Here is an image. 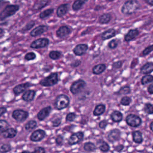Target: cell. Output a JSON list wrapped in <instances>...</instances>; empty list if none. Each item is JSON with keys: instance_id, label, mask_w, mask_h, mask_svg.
I'll list each match as a JSON object with an SVG mask.
<instances>
[{"instance_id": "1", "label": "cell", "mask_w": 153, "mask_h": 153, "mask_svg": "<svg viewBox=\"0 0 153 153\" xmlns=\"http://www.w3.org/2000/svg\"><path fill=\"white\" fill-rule=\"evenodd\" d=\"M139 7V3L137 0L126 1L121 7V12L124 14L131 15L134 13Z\"/></svg>"}, {"instance_id": "2", "label": "cell", "mask_w": 153, "mask_h": 153, "mask_svg": "<svg viewBox=\"0 0 153 153\" xmlns=\"http://www.w3.org/2000/svg\"><path fill=\"white\" fill-rule=\"evenodd\" d=\"M70 103L69 97L64 94L58 95L54 101V107L56 109L61 111L67 108Z\"/></svg>"}, {"instance_id": "3", "label": "cell", "mask_w": 153, "mask_h": 153, "mask_svg": "<svg viewBox=\"0 0 153 153\" xmlns=\"http://www.w3.org/2000/svg\"><path fill=\"white\" fill-rule=\"evenodd\" d=\"M59 82L57 72H53L46 77L43 78L39 81V84L44 87H51L57 84Z\"/></svg>"}, {"instance_id": "4", "label": "cell", "mask_w": 153, "mask_h": 153, "mask_svg": "<svg viewBox=\"0 0 153 153\" xmlns=\"http://www.w3.org/2000/svg\"><path fill=\"white\" fill-rule=\"evenodd\" d=\"M86 82L84 80L79 79L74 81L70 86V91L73 94H76L80 93L86 86Z\"/></svg>"}, {"instance_id": "5", "label": "cell", "mask_w": 153, "mask_h": 153, "mask_svg": "<svg viewBox=\"0 0 153 153\" xmlns=\"http://www.w3.org/2000/svg\"><path fill=\"white\" fill-rule=\"evenodd\" d=\"M127 124L131 127H138L142 123L141 118L136 114H128L126 117Z\"/></svg>"}, {"instance_id": "6", "label": "cell", "mask_w": 153, "mask_h": 153, "mask_svg": "<svg viewBox=\"0 0 153 153\" xmlns=\"http://www.w3.org/2000/svg\"><path fill=\"white\" fill-rule=\"evenodd\" d=\"M19 9V7L17 5H10L7 6L1 13L0 19H5L13 14H14Z\"/></svg>"}, {"instance_id": "7", "label": "cell", "mask_w": 153, "mask_h": 153, "mask_svg": "<svg viewBox=\"0 0 153 153\" xmlns=\"http://www.w3.org/2000/svg\"><path fill=\"white\" fill-rule=\"evenodd\" d=\"M84 138V133L82 131H77L72 133L68 139V143L69 145H75L81 142Z\"/></svg>"}, {"instance_id": "8", "label": "cell", "mask_w": 153, "mask_h": 153, "mask_svg": "<svg viewBox=\"0 0 153 153\" xmlns=\"http://www.w3.org/2000/svg\"><path fill=\"white\" fill-rule=\"evenodd\" d=\"M49 39L47 38H41L34 40L30 44V47L32 48L38 49L42 48L48 47L49 45Z\"/></svg>"}, {"instance_id": "9", "label": "cell", "mask_w": 153, "mask_h": 153, "mask_svg": "<svg viewBox=\"0 0 153 153\" xmlns=\"http://www.w3.org/2000/svg\"><path fill=\"white\" fill-rule=\"evenodd\" d=\"M13 118L18 122H23L29 117L28 112L23 109H16L12 113Z\"/></svg>"}, {"instance_id": "10", "label": "cell", "mask_w": 153, "mask_h": 153, "mask_svg": "<svg viewBox=\"0 0 153 153\" xmlns=\"http://www.w3.org/2000/svg\"><path fill=\"white\" fill-rule=\"evenodd\" d=\"M121 132L118 128H113L107 134V139L111 143H114L120 140Z\"/></svg>"}, {"instance_id": "11", "label": "cell", "mask_w": 153, "mask_h": 153, "mask_svg": "<svg viewBox=\"0 0 153 153\" xmlns=\"http://www.w3.org/2000/svg\"><path fill=\"white\" fill-rule=\"evenodd\" d=\"M46 136L45 131L42 129L35 130L30 136V140L32 142H39L42 140Z\"/></svg>"}, {"instance_id": "12", "label": "cell", "mask_w": 153, "mask_h": 153, "mask_svg": "<svg viewBox=\"0 0 153 153\" xmlns=\"http://www.w3.org/2000/svg\"><path fill=\"white\" fill-rule=\"evenodd\" d=\"M72 32V29L68 26H62L56 31V36L59 38H64L68 36Z\"/></svg>"}, {"instance_id": "13", "label": "cell", "mask_w": 153, "mask_h": 153, "mask_svg": "<svg viewBox=\"0 0 153 153\" xmlns=\"http://www.w3.org/2000/svg\"><path fill=\"white\" fill-rule=\"evenodd\" d=\"M88 48V46L87 44H79L74 48L73 52L75 55L81 56L87 52Z\"/></svg>"}, {"instance_id": "14", "label": "cell", "mask_w": 153, "mask_h": 153, "mask_svg": "<svg viewBox=\"0 0 153 153\" xmlns=\"http://www.w3.org/2000/svg\"><path fill=\"white\" fill-rule=\"evenodd\" d=\"M51 110L52 108L50 106H47L41 109L37 114V118L39 120V121H42L44 120L47 117H48V115L51 112Z\"/></svg>"}, {"instance_id": "15", "label": "cell", "mask_w": 153, "mask_h": 153, "mask_svg": "<svg viewBox=\"0 0 153 153\" xmlns=\"http://www.w3.org/2000/svg\"><path fill=\"white\" fill-rule=\"evenodd\" d=\"M48 29V27L46 25H39L35 27L30 33V35L32 37H36L45 33Z\"/></svg>"}, {"instance_id": "16", "label": "cell", "mask_w": 153, "mask_h": 153, "mask_svg": "<svg viewBox=\"0 0 153 153\" xmlns=\"http://www.w3.org/2000/svg\"><path fill=\"white\" fill-rule=\"evenodd\" d=\"M139 34V31L137 29H130L128 32L125 35L124 41L125 42H130L134 39Z\"/></svg>"}, {"instance_id": "17", "label": "cell", "mask_w": 153, "mask_h": 153, "mask_svg": "<svg viewBox=\"0 0 153 153\" xmlns=\"http://www.w3.org/2000/svg\"><path fill=\"white\" fill-rule=\"evenodd\" d=\"M31 85L32 84L29 82H25L19 84L13 88V92L16 95H19L25 91L27 88L30 87Z\"/></svg>"}, {"instance_id": "18", "label": "cell", "mask_w": 153, "mask_h": 153, "mask_svg": "<svg viewBox=\"0 0 153 153\" xmlns=\"http://www.w3.org/2000/svg\"><path fill=\"white\" fill-rule=\"evenodd\" d=\"M116 35V31L113 28H110L105 31H104L101 35H100V38L102 41H105L107 39H109L114 36H115Z\"/></svg>"}, {"instance_id": "19", "label": "cell", "mask_w": 153, "mask_h": 153, "mask_svg": "<svg viewBox=\"0 0 153 153\" xmlns=\"http://www.w3.org/2000/svg\"><path fill=\"white\" fill-rule=\"evenodd\" d=\"M36 91L35 90H28L23 93L22 96V99L25 102H31L34 99Z\"/></svg>"}, {"instance_id": "20", "label": "cell", "mask_w": 153, "mask_h": 153, "mask_svg": "<svg viewBox=\"0 0 153 153\" xmlns=\"http://www.w3.org/2000/svg\"><path fill=\"white\" fill-rule=\"evenodd\" d=\"M132 140L133 141L137 144H140L143 141V138L142 136V133L139 130L133 131L131 133Z\"/></svg>"}, {"instance_id": "21", "label": "cell", "mask_w": 153, "mask_h": 153, "mask_svg": "<svg viewBox=\"0 0 153 153\" xmlns=\"http://www.w3.org/2000/svg\"><path fill=\"white\" fill-rule=\"evenodd\" d=\"M153 71V63L150 62H146L145 63L140 69V73L142 74H151Z\"/></svg>"}, {"instance_id": "22", "label": "cell", "mask_w": 153, "mask_h": 153, "mask_svg": "<svg viewBox=\"0 0 153 153\" xmlns=\"http://www.w3.org/2000/svg\"><path fill=\"white\" fill-rule=\"evenodd\" d=\"M110 118L113 122L120 123L122 121L123 115V114L120 111L115 110L111 114Z\"/></svg>"}, {"instance_id": "23", "label": "cell", "mask_w": 153, "mask_h": 153, "mask_svg": "<svg viewBox=\"0 0 153 153\" xmlns=\"http://www.w3.org/2000/svg\"><path fill=\"white\" fill-rule=\"evenodd\" d=\"M105 109H106V106L104 104H102V103L98 104L95 106L93 110V114L94 116H96V117L100 116L105 112Z\"/></svg>"}, {"instance_id": "24", "label": "cell", "mask_w": 153, "mask_h": 153, "mask_svg": "<svg viewBox=\"0 0 153 153\" xmlns=\"http://www.w3.org/2000/svg\"><path fill=\"white\" fill-rule=\"evenodd\" d=\"M106 68V66L104 63H100L97 64L93 66L92 68V72L93 74L95 75H99L103 73Z\"/></svg>"}, {"instance_id": "25", "label": "cell", "mask_w": 153, "mask_h": 153, "mask_svg": "<svg viewBox=\"0 0 153 153\" xmlns=\"http://www.w3.org/2000/svg\"><path fill=\"white\" fill-rule=\"evenodd\" d=\"M17 130L13 128H10L6 129L2 133H1L2 136L5 138H13L17 134Z\"/></svg>"}, {"instance_id": "26", "label": "cell", "mask_w": 153, "mask_h": 153, "mask_svg": "<svg viewBox=\"0 0 153 153\" xmlns=\"http://www.w3.org/2000/svg\"><path fill=\"white\" fill-rule=\"evenodd\" d=\"M97 144L98 145L99 149L103 152H108L110 149V146L108 143H107L105 141L102 139H100L97 142Z\"/></svg>"}, {"instance_id": "27", "label": "cell", "mask_w": 153, "mask_h": 153, "mask_svg": "<svg viewBox=\"0 0 153 153\" xmlns=\"http://www.w3.org/2000/svg\"><path fill=\"white\" fill-rule=\"evenodd\" d=\"M68 11V4H65L60 5L57 10V16L59 17H62L65 16Z\"/></svg>"}, {"instance_id": "28", "label": "cell", "mask_w": 153, "mask_h": 153, "mask_svg": "<svg viewBox=\"0 0 153 153\" xmlns=\"http://www.w3.org/2000/svg\"><path fill=\"white\" fill-rule=\"evenodd\" d=\"M83 148L87 152H93L96 150L97 146L94 143L91 142H87L84 143Z\"/></svg>"}, {"instance_id": "29", "label": "cell", "mask_w": 153, "mask_h": 153, "mask_svg": "<svg viewBox=\"0 0 153 153\" xmlns=\"http://www.w3.org/2000/svg\"><path fill=\"white\" fill-rule=\"evenodd\" d=\"M111 19V16L109 13H105L101 15L99 19V22L100 24H107Z\"/></svg>"}, {"instance_id": "30", "label": "cell", "mask_w": 153, "mask_h": 153, "mask_svg": "<svg viewBox=\"0 0 153 153\" xmlns=\"http://www.w3.org/2000/svg\"><path fill=\"white\" fill-rule=\"evenodd\" d=\"M131 93V88L129 85H125L121 87L119 90L115 93L118 95H126Z\"/></svg>"}, {"instance_id": "31", "label": "cell", "mask_w": 153, "mask_h": 153, "mask_svg": "<svg viewBox=\"0 0 153 153\" xmlns=\"http://www.w3.org/2000/svg\"><path fill=\"white\" fill-rule=\"evenodd\" d=\"M153 81V76L149 74H146V75H144L142 76L140 80L141 84L142 85H146Z\"/></svg>"}, {"instance_id": "32", "label": "cell", "mask_w": 153, "mask_h": 153, "mask_svg": "<svg viewBox=\"0 0 153 153\" xmlns=\"http://www.w3.org/2000/svg\"><path fill=\"white\" fill-rule=\"evenodd\" d=\"M87 1L88 0H76L72 5V9L74 11L79 10Z\"/></svg>"}, {"instance_id": "33", "label": "cell", "mask_w": 153, "mask_h": 153, "mask_svg": "<svg viewBox=\"0 0 153 153\" xmlns=\"http://www.w3.org/2000/svg\"><path fill=\"white\" fill-rule=\"evenodd\" d=\"M62 56V53L61 51H57V50H53L51 51L49 54H48V56L49 57L52 59V60H57L59 58H60V57Z\"/></svg>"}, {"instance_id": "34", "label": "cell", "mask_w": 153, "mask_h": 153, "mask_svg": "<svg viewBox=\"0 0 153 153\" xmlns=\"http://www.w3.org/2000/svg\"><path fill=\"white\" fill-rule=\"evenodd\" d=\"M37 126V123L35 120H32L29 121L25 126V128L27 131H31L35 128Z\"/></svg>"}, {"instance_id": "35", "label": "cell", "mask_w": 153, "mask_h": 153, "mask_svg": "<svg viewBox=\"0 0 153 153\" xmlns=\"http://www.w3.org/2000/svg\"><path fill=\"white\" fill-rule=\"evenodd\" d=\"M53 11H54V10L53 8L47 9L39 14V18L41 19H44L49 17L53 13Z\"/></svg>"}, {"instance_id": "36", "label": "cell", "mask_w": 153, "mask_h": 153, "mask_svg": "<svg viewBox=\"0 0 153 153\" xmlns=\"http://www.w3.org/2000/svg\"><path fill=\"white\" fill-rule=\"evenodd\" d=\"M51 125L53 127H57L61 124L62 118L59 116L54 117L51 119Z\"/></svg>"}, {"instance_id": "37", "label": "cell", "mask_w": 153, "mask_h": 153, "mask_svg": "<svg viewBox=\"0 0 153 153\" xmlns=\"http://www.w3.org/2000/svg\"><path fill=\"white\" fill-rule=\"evenodd\" d=\"M143 110L145 113L148 115H152L153 114V105L151 103H146L144 106Z\"/></svg>"}, {"instance_id": "38", "label": "cell", "mask_w": 153, "mask_h": 153, "mask_svg": "<svg viewBox=\"0 0 153 153\" xmlns=\"http://www.w3.org/2000/svg\"><path fill=\"white\" fill-rule=\"evenodd\" d=\"M131 99L128 96H124L120 100V104L126 106H128L131 103Z\"/></svg>"}, {"instance_id": "39", "label": "cell", "mask_w": 153, "mask_h": 153, "mask_svg": "<svg viewBox=\"0 0 153 153\" xmlns=\"http://www.w3.org/2000/svg\"><path fill=\"white\" fill-rule=\"evenodd\" d=\"M9 127V124L5 120H0V133H2Z\"/></svg>"}, {"instance_id": "40", "label": "cell", "mask_w": 153, "mask_h": 153, "mask_svg": "<svg viewBox=\"0 0 153 153\" xmlns=\"http://www.w3.org/2000/svg\"><path fill=\"white\" fill-rule=\"evenodd\" d=\"M76 115L74 112H69L66 115V121L69 122H72L74 121V120L76 118Z\"/></svg>"}, {"instance_id": "41", "label": "cell", "mask_w": 153, "mask_h": 153, "mask_svg": "<svg viewBox=\"0 0 153 153\" xmlns=\"http://www.w3.org/2000/svg\"><path fill=\"white\" fill-rule=\"evenodd\" d=\"M152 45H150L148 47H146L141 53V56H147L148 54H149L150 53L152 52Z\"/></svg>"}, {"instance_id": "42", "label": "cell", "mask_w": 153, "mask_h": 153, "mask_svg": "<svg viewBox=\"0 0 153 153\" xmlns=\"http://www.w3.org/2000/svg\"><path fill=\"white\" fill-rule=\"evenodd\" d=\"M36 56L34 52H29L25 56V59L26 60H33L35 59Z\"/></svg>"}, {"instance_id": "43", "label": "cell", "mask_w": 153, "mask_h": 153, "mask_svg": "<svg viewBox=\"0 0 153 153\" xmlns=\"http://www.w3.org/2000/svg\"><path fill=\"white\" fill-rule=\"evenodd\" d=\"M11 148L9 144H2L0 145V152H6L11 150Z\"/></svg>"}, {"instance_id": "44", "label": "cell", "mask_w": 153, "mask_h": 153, "mask_svg": "<svg viewBox=\"0 0 153 153\" xmlns=\"http://www.w3.org/2000/svg\"><path fill=\"white\" fill-rule=\"evenodd\" d=\"M47 3V0H41L37 4L34 6L35 10H39L44 7Z\"/></svg>"}, {"instance_id": "45", "label": "cell", "mask_w": 153, "mask_h": 153, "mask_svg": "<svg viewBox=\"0 0 153 153\" xmlns=\"http://www.w3.org/2000/svg\"><path fill=\"white\" fill-rule=\"evenodd\" d=\"M63 140H64L63 137L61 134L57 135L55 138V142L56 145L59 146H61L63 144Z\"/></svg>"}, {"instance_id": "46", "label": "cell", "mask_w": 153, "mask_h": 153, "mask_svg": "<svg viewBox=\"0 0 153 153\" xmlns=\"http://www.w3.org/2000/svg\"><path fill=\"white\" fill-rule=\"evenodd\" d=\"M108 46L109 48L113 50V49H115V48H116L117 47V46H118V43H117V42L116 40H115V39H112L111 41H110L108 42Z\"/></svg>"}, {"instance_id": "47", "label": "cell", "mask_w": 153, "mask_h": 153, "mask_svg": "<svg viewBox=\"0 0 153 153\" xmlns=\"http://www.w3.org/2000/svg\"><path fill=\"white\" fill-rule=\"evenodd\" d=\"M123 61L121 60H118L117 62H114L112 66L114 69H120L123 66Z\"/></svg>"}, {"instance_id": "48", "label": "cell", "mask_w": 153, "mask_h": 153, "mask_svg": "<svg viewBox=\"0 0 153 153\" xmlns=\"http://www.w3.org/2000/svg\"><path fill=\"white\" fill-rule=\"evenodd\" d=\"M35 23L34 21H30V22H29L23 28V30L24 31H26V30H28L29 29H30L31 28H32L34 25H35Z\"/></svg>"}, {"instance_id": "49", "label": "cell", "mask_w": 153, "mask_h": 153, "mask_svg": "<svg viewBox=\"0 0 153 153\" xmlns=\"http://www.w3.org/2000/svg\"><path fill=\"white\" fill-rule=\"evenodd\" d=\"M108 124V122L107 120H103L102 121H100L99 123V127L101 128V129H105L106 126Z\"/></svg>"}, {"instance_id": "50", "label": "cell", "mask_w": 153, "mask_h": 153, "mask_svg": "<svg viewBox=\"0 0 153 153\" xmlns=\"http://www.w3.org/2000/svg\"><path fill=\"white\" fill-rule=\"evenodd\" d=\"M32 152H34V153H45V148L44 147L38 146V147L36 148L32 151Z\"/></svg>"}, {"instance_id": "51", "label": "cell", "mask_w": 153, "mask_h": 153, "mask_svg": "<svg viewBox=\"0 0 153 153\" xmlns=\"http://www.w3.org/2000/svg\"><path fill=\"white\" fill-rule=\"evenodd\" d=\"M81 63V61L79 60H74L73 62H72V63L71 64V66L73 68H76L78 67Z\"/></svg>"}, {"instance_id": "52", "label": "cell", "mask_w": 153, "mask_h": 153, "mask_svg": "<svg viewBox=\"0 0 153 153\" xmlns=\"http://www.w3.org/2000/svg\"><path fill=\"white\" fill-rule=\"evenodd\" d=\"M124 145L122 144L118 145L114 147V151H115L117 152H121L124 149Z\"/></svg>"}, {"instance_id": "53", "label": "cell", "mask_w": 153, "mask_h": 153, "mask_svg": "<svg viewBox=\"0 0 153 153\" xmlns=\"http://www.w3.org/2000/svg\"><path fill=\"white\" fill-rule=\"evenodd\" d=\"M147 91L150 94H153V84L152 82H151V84L148 85L147 88Z\"/></svg>"}, {"instance_id": "54", "label": "cell", "mask_w": 153, "mask_h": 153, "mask_svg": "<svg viewBox=\"0 0 153 153\" xmlns=\"http://www.w3.org/2000/svg\"><path fill=\"white\" fill-rule=\"evenodd\" d=\"M7 111V109L4 107H1L0 108V117L3 115L4 113H5Z\"/></svg>"}, {"instance_id": "55", "label": "cell", "mask_w": 153, "mask_h": 153, "mask_svg": "<svg viewBox=\"0 0 153 153\" xmlns=\"http://www.w3.org/2000/svg\"><path fill=\"white\" fill-rule=\"evenodd\" d=\"M146 2L149 5L152 6L153 4V0H146Z\"/></svg>"}, {"instance_id": "56", "label": "cell", "mask_w": 153, "mask_h": 153, "mask_svg": "<svg viewBox=\"0 0 153 153\" xmlns=\"http://www.w3.org/2000/svg\"><path fill=\"white\" fill-rule=\"evenodd\" d=\"M149 128L151 131L153 130V121H151V123L149 124Z\"/></svg>"}, {"instance_id": "57", "label": "cell", "mask_w": 153, "mask_h": 153, "mask_svg": "<svg viewBox=\"0 0 153 153\" xmlns=\"http://www.w3.org/2000/svg\"><path fill=\"white\" fill-rule=\"evenodd\" d=\"M2 33H3V30H2V29H1V28H0V36H1V35H2Z\"/></svg>"}, {"instance_id": "58", "label": "cell", "mask_w": 153, "mask_h": 153, "mask_svg": "<svg viewBox=\"0 0 153 153\" xmlns=\"http://www.w3.org/2000/svg\"><path fill=\"white\" fill-rule=\"evenodd\" d=\"M23 152H30L27 151H23Z\"/></svg>"}, {"instance_id": "59", "label": "cell", "mask_w": 153, "mask_h": 153, "mask_svg": "<svg viewBox=\"0 0 153 153\" xmlns=\"http://www.w3.org/2000/svg\"><path fill=\"white\" fill-rule=\"evenodd\" d=\"M108 1H113V0H108Z\"/></svg>"}]
</instances>
